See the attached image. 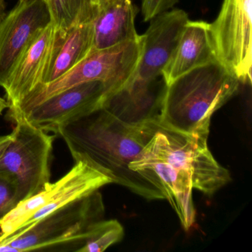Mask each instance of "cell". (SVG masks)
Returning <instances> with one entry per match:
<instances>
[{
  "label": "cell",
  "instance_id": "cell-1",
  "mask_svg": "<svg viewBox=\"0 0 252 252\" xmlns=\"http://www.w3.org/2000/svg\"><path fill=\"white\" fill-rule=\"evenodd\" d=\"M156 120L129 124L101 108L54 130L75 162L85 161L132 192L149 200H164L160 189L129 169L156 129Z\"/></svg>",
  "mask_w": 252,
  "mask_h": 252
},
{
  "label": "cell",
  "instance_id": "cell-2",
  "mask_svg": "<svg viewBox=\"0 0 252 252\" xmlns=\"http://www.w3.org/2000/svg\"><path fill=\"white\" fill-rule=\"evenodd\" d=\"M240 84L218 61L192 69L166 85L158 122L208 139L212 115L236 95Z\"/></svg>",
  "mask_w": 252,
  "mask_h": 252
},
{
  "label": "cell",
  "instance_id": "cell-3",
  "mask_svg": "<svg viewBox=\"0 0 252 252\" xmlns=\"http://www.w3.org/2000/svg\"><path fill=\"white\" fill-rule=\"evenodd\" d=\"M104 215L102 196L98 190L51 212L0 242V252H78Z\"/></svg>",
  "mask_w": 252,
  "mask_h": 252
},
{
  "label": "cell",
  "instance_id": "cell-4",
  "mask_svg": "<svg viewBox=\"0 0 252 252\" xmlns=\"http://www.w3.org/2000/svg\"><path fill=\"white\" fill-rule=\"evenodd\" d=\"M142 35L104 49H93L80 63L51 83L41 85L14 107L11 115L18 114L68 88L85 82L100 81L107 90V96L122 88L132 76L142 49Z\"/></svg>",
  "mask_w": 252,
  "mask_h": 252
},
{
  "label": "cell",
  "instance_id": "cell-5",
  "mask_svg": "<svg viewBox=\"0 0 252 252\" xmlns=\"http://www.w3.org/2000/svg\"><path fill=\"white\" fill-rule=\"evenodd\" d=\"M14 138L0 160V174L17 187L19 202L42 191L51 181V163L55 135L16 117Z\"/></svg>",
  "mask_w": 252,
  "mask_h": 252
},
{
  "label": "cell",
  "instance_id": "cell-6",
  "mask_svg": "<svg viewBox=\"0 0 252 252\" xmlns=\"http://www.w3.org/2000/svg\"><path fill=\"white\" fill-rule=\"evenodd\" d=\"M113 183L107 175L85 161L75 162L71 169L55 183L20 202L0 222V242L39 220Z\"/></svg>",
  "mask_w": 252,
  "mask_h": 252
},
{
  "label": "cell",
  "instance_id": "cell-7",
  "mask_svg": "<svg viewBox=\"0 0 252 252\" xmlns=\"http://www.w3.org/2000/svg\"><path fill=\"white\" fill-rule=\"evenodd\" d=\"M145 147L185 170L193 189L203 194L212 195L231 181L229 172L208 148L207 138L166 127L156 120V132Z\"/></svg>",
  "mask_w": 252,
  "mask_h": 252
},
{
  "label": "cell",
  "instance_id": "cell-8",
  "mask_svg": "<svg viewBox=\"0 0 252 252\" xmlns=\"http://www.w3.org/2000/svg\"><path fill=\"white\" fill-rule=\"evenodd\" d=\"M209 32L217 60L241 84H252V0H223Z\"/></svg>",
  "mask_w": 252,
  "mask_h": 252
},
{
  "label": "cell",
  "instance_id": "cell-9",
  "mask_svg": "<svg viewBox=\"0 0 252 252\" xmlns=\"http://www.w3.org/2000/svg\"><path fill=\"white\" fill-rule=\"evenodd\" d=\"M107 90L100 81L85 82L62 91L18 114L29 123L46 131L54 132L60 125L80 119L102 108Z\"/></svg>",
  "mask_w": 252,
  "mask_h": 252
},
{
  "label": "cell",
  "instance_id": "cell-10",
  "mask_svg": "<svg viewBox=\"0 0 252 252\" xmlns=\"http://www.w3.org/2000/svg\"><path fill=\"white\" fill-rule=\"evenodd\" d=\"M52 23L45 0H19L0 26V87L32 41Z\"/></svg>",
  "mask_w": 252,
  "mask_h": 252
},
{
  "label": "cell",
  "instance_id": "cell-11",
  "mask_svg": "<svg viewBox=\"0 0 252 252\" xmlns=\"http://www.w3.org/2000/svg\"><path fill=\"white\" fill-rule=\"evenodd\" d=\"M189 20L187 13L178 8L164 11L150 20L142 35L139 61L129 79L150 82L162 76Z\"/></svg>",
  "mask_w": 252,
  "mask_h": 252
},
{
  "label": "cell",
  "instance_id": "cell-12",
  "mask_svg": "<svg viewBox=\"0 0 252 252\" xmlns=\"http://www.w3.org/2000/svg\"><path fill=\"white\" fill-rule=\"evenodd\" d=\"M166 88L163 76L150 82L129 79L107 97L102 108L129 124L158 119Z\"/></svg>",
  "mask_w": 252,
  "mask_h": 252
},
{
  "label": "cell",
  "instance_id": "cell-13",
  "mask_svg": "<svg viewBox=\"0 0 252 252\" xmlns=\"http://www.w3.org/2000/svg\"><path fill=\"white\" fill-rule=\"evenodd\" d=\"M53 23L32 41L17 62L3 89L10 107H14L42 83L55 36Z\"/></svg>",
  "mask_w": 252,
  "mask_h": 252
},
{
  "label": "cell",
  "instance_id": "cell-14",
  "mask_svg": "<svg viewBox=\"0 0 252 252\" xmlns=\"http://www.w3.org/2000/svg\"><path fill=\"white\" fill-rule=\"evenodd\" d=\"M215 61L218 60L209 23L189 20L162 76L167 85L189 70Z\"/></svg>",
  "mask_w": 252,
  "mask_h": 252
},
{
  "label": "cell",
  "instance_id": "cell-15",
  "mask_svg": "<svg viewBox=\"0 0 252 252\" xmlns=\"http://www.w3.org/2000/svg\"><path fill=\"white\" fill-rule=\"evenodd\" d=\"M93 39L92 22L78 23L64 30L56 28L51 57L41 85L57 80L80 63L92 50Z\"/></svg>",
  "mask_w": 252,
  "mask_h": 252
},
{
  "label": "cell",
  "instance_id": "cell-16",
  "mask_svg": "<svg viewBox=\"0 0 252 252\" xmlns=\"http://www.w3.org/2000/svg\"><path fill=\"white\" fill-rule=\"evenodd\" d=\"M138 9L131 0H121L101 10L92 21L93 49L110 48L141 37L135 29Z\"/></svg>",
  "mask_w": 252,
  "mask_h": 252
},
{
  "label": "cell",
  "instance_id": "cell-17",
  "mask_svg": "<svg viewBox=\"0 0 252 252\" xmlns=\"http://www.w3.org/2000/svg\"><path fill=\"white\" fill-rule=\"evenodd\" d=\"M53 24L57 29H67L78 23H89L85 0H45Z\"/></svg>",
  "mask_w": 252,
  "mask_h": 252
},
{
  "label": "cell",
  "instance_id": "cell-18",
  "mask_svg": "<svg viewBox=\"0 0 252 252\" xmlns=\"http://www.w3.org/2000/svg\"><path fill=\"white\" fill-rule=\"evenodd\" d=\"M123 237V226L117 220H102L94 225L86 243L78 252H104Z\"/></svg>",
  "mask_w": 252,
  "mask_h": 252
},
{
  "label": "cell",
  "instance_id": "cell-19",
  "mask_svg": "<svg viewBox=\"0 0 252 252\" xmlns=\"http://www.w3.org/2000/svg\"><path fill=\"white\" fill-rule=\"evenodd\" d=\"M19 203L15 183L9 177L0 174V222Z\"/></svg>",
  "mask_w": 252,
  "mask_h": 252
},
{
  "label": "cell",
  "instance_id": "cell-20",
  "mask_svg": "<svg viewBox=\"0 0 252 252\" xmlns=\"http://www.w3.org/2000/svg\"><path fill=\"white\" fill-rule=\"evenodd\" d=\"M179 0H141V14L144 22H150L155 17L169 11Z\"/></svg>",
  "mask_w": 252,
  "mask_h": 252
},
{
  "label": "cell",
  "instance_id": "cell-21",
  "mask_svg": "<svg viewBox=\"0 0 252 252\" xmlns=\"http://www.w3.org/2000/svg\"><path fill=\"white\" fill-rule=\"evenodd\" d=\"M121 0H85V6H86L88 20L92 22L101 10Z\"/></svg>",
  "mask_w": 252,
  "mask_h": 252
},
{
  "label": "cell",
  "instance_id": "cell-22",
  "mask_svg": "<svg viewBox=\"0 0 252 252\" xmlns=\"http://www.w3.org/2000/svg\"><path fill=\"white\" fill-rule=\"evenodd\" d=\"M14 138V132L8 134V135H1L0 136V160L3 156L5 150L8 148L9 144H11Z\"/></svg>",
  "mask_w": 252,
  "mask_h": 252
},
{
  "label": "cell",
  "instance_id": "cell-23",
  "mask_svg": "<svg viewBox=\"0 0 252 252\" xmlns=\"http://www.w3.org/2000/svg\"><path fill=\"white\" fill-rule=\"evenodd\" d=\"M6 3L5 0H0V26L2 24V21L6 16Z\"/></svg>",
  "mask_w": 252,
  "mask_h": 252
},
{
  "label": "cell",
  "instance_id": "cell-24",
  "mask_svg": "<svg viewBox=\"0 0 252 252\" xmlns=\"http://www.w3.org/2000/svg\"><path fill=\"white\" fill-rule=\"evenodd\" d=\"M9 108V104L8 101L5 98L0 97V114L5 110V109Z\"/></svg>",
  "mask_w": 252,
  "mask_h": 252
}]
</instances>
